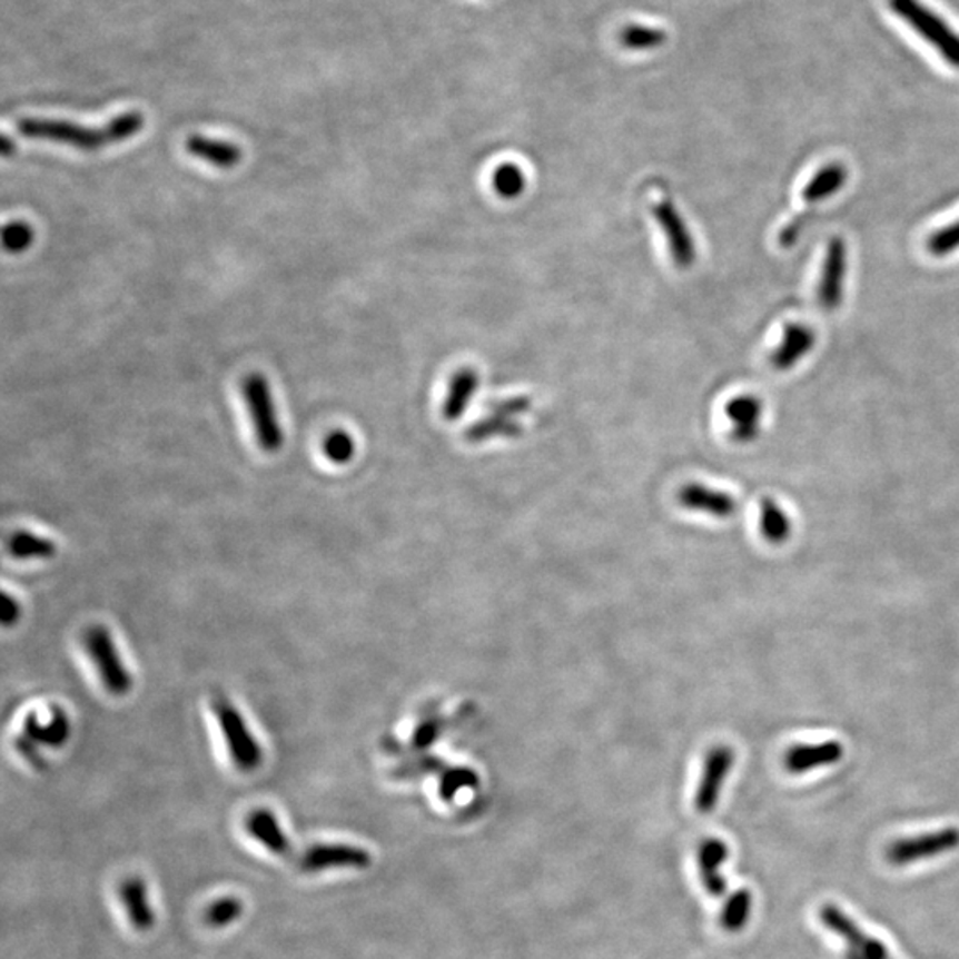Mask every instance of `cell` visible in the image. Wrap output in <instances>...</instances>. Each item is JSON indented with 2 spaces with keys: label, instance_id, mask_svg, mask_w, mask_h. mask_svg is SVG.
Masks as SVG:
<instances>
[{
  "label": "cell",
  "instance_id": "74e56055",
  "mask_svg": "<svg viewBox=\"0 0 959 959\" xmlns=\"http://www.w3.org/2000/svg\"><path fill=\"white\" fill-rule=\"evenodd\" d=\"M801 226H803V220L801 219H794L791 225L785 226V228L780 231V246L791 247L792 244H797L798 238H800Z\"/></svg>",
  "mask_w": 959,
  "mask_h": 959
},
{
  "label": "cell",
  "instance_id": "4dcf8cb0",
  "mask_svg": "<svg viewBox=\"0 0 959 959\" xmlns=\"http://www.w3.org/2000/svg\"><path fill=\"white\" fill-rule=\"evenodd\" d=\"M322 452L333 464H347L356 454V445L347 432L333 431L322 443Z\"/></svg>",
  "mask_w": 959,
  "mask_h": 959
},
{
  "label": "cell",
  "instance_id": "8fae6325",
  "mask_svg": "<svg viewBox=\"0 0 959 959\" xmlns=\"http://www.w3.org/2000/svg\"><path fill=\"white\" fill-rule=\"evenodd\" d=\"M372 866V854L359 846L315 844L300 857L304 872H322L329 869H366Z\"/></svg>",
  "mask_w": 959,
  "mask_h": 959
},
{
  "label": "cell",
  "instance_id": "7a4b0ae2",
  "mask_svg": "<svg viewBox=\"0 0 959 959\" xmlns=\"http://www.w3.org/2000/svg\"><path fill=\"white\" fill-rule=\"evenodd\" d=\"M893 13L928 41L952 68L959 70V34L942 18L926 8L919 0H890Z\"/></svg>",
  "mask_w": 959,
  "mask_h": 959
},
{
  "label": "cell",
  "instance_id": "4fadbf2b",
  "mask_svg": "<svg viewBox=\"0 0 959 959\" xmlns=\"http://www.w3.org/2000/svg\"><path fill=\"white\" fill-rule=\"evenodd\" d=\"M678 502L686 511L713 515L718 520L732 517L738 511V502H735L734 496L704 484H686L679 488Z\"/></svg>",
  "mask_w": 959,
  "mask_h": 959
},
{
  "label": "cell",
  "instance_id": "d590c367",
  "mask_svg": "<svg viewBox=\"0 0 959 959\" xmlns=\"http://www.w3.org/2000/svg\"><path fill=\"white\" fill-rule=\"evenodd\" d=\"M439 720H427V722H423L422 725L416 729V732H414L413 741H411V749L418 750V752L427 750L428 747L439 738Z\"/></svg>",
  "mask_w": 959,
  "mask_h": 959
},
{
  "label": "cell",
  "instance_id": "2e32d148",
  "mask_svg": "<svg viewBox=\"0 0 959 959\" xmlns=\"http://www.w3.org/2000/svg\"><path fill=\"white\" fill-rule=\"evenodd\" d=\"M815 333L805 324H788L783 329L782 342L771 354V365L780 372H788L814 348Z\"/></svg>",
  "mask_w": 959,
  "mask_h": 959
},
{
  "label": "cell",
  "instance_id": "ba28073f",
  "mask_svg": "<svg viewBox=\"0 0 959 959\" xmlns=\"http://www.w3.org/2000/svg\"><path fill=\"white\" fill-rule=\"evenodd\" d=\"M652 216L665 235L673 265L681 270L691 269L696 261L695 240L675 202L672 199H661L652 207Z\"/></svg>",
  "mask_w": 959,
  "mask_h": 959
},
{
  "label": "cell",
  "instance_id": "5bb4252c",
  "mask_svg": "<svg viewBox=\"0 0 959 959\" xmlns=\"http://www.w3.org/2000/svg\"><path fill=\"white\" fill-rule=\"evenodd\" d=\"M764 405L753 395L735 396L725 407L726 418L731 419V439L740 445H749L758 439L761 432Z\"/></svg>",
  "mask_w": 959,
  "mask_h": 959
},
{
  "label": "cell",
  "instance_id": "cb8c5ba5",
  "mask_svg": "<svg viewBox=\"0 0 959 959\" xmlns=\"http://www.w3.org/2000/svg\"><path fill=\"white\" fill-rule=\"evenodd\" d=\"M761 532L773 546H780L788 542L792 535V523L788 512L783 511L779 503L767 497L761 503Z\"/></svg>",
  "mask_w": 959,
  "mask_h": 959
},
{
  "label": "cell",
  "instance_id": "d6a6232c",
  "mask_svg": "<svg viewBox=\"0 0 959 959\" xmlns=\"http://www.w3.org/2000/svg\"><path fill=\"white\" fill-rule=\"evenodd\" d=\"M32 238H34V234H32L31 226L26 225L22 220H17V223H9L6 226L2 240H4L6 251L22 253L31 246Z\"/></svg>",
  "mask_w": 959,
  "mask_h": 959
},
{
  "label": "cell",
  "instance_id": "9c48e42d",
  "mask_svg": "<svg viewBox=\"0 0 959 959\" xmlns=\"http://www.w3.org/2000/svg\"><path fill=\"white\" fill-rule=\"evenodd\" d=\"M734 750L726 744H716L714 749L709 750L695 794V809L700 814H711L716 809L723 785L734 768Z\"/></svg>",
  "mask_w": 959,
  "mask_h": 959
},
{
  "label": "cell",
  "instance_id": "e575fe53",
  "mask_svg": "<svg viewBox=\"0 0 959 959\" xmlns=\"http://www.w3.org/2000/svg\"><path fill=\"white\" fill-rule=\"evenodd\" d=\"M488 407H491V413L497 414V416L515 419L521 414L528 413L530 407H532V401L526 398V396H514V398L493 402Z\"/></svg>",
  "mask_w": 959,
  "mask_h": 959
},
{
  "label": "cell",
  "instance_id": "30bf717a",
  "mask_svg": "<svg viewBox=\"0 0 959 959\" xmlns=\"http://www.w3.org/2000/svg\"><path fill=\"white\" fill-rule=\"evenodd\" d=\"M846 274H848V246L841 237H836L828 243L821 279H819L818 299L824 312H836L841 308L844 299Z\"/></svg>",
  "mask_w": 959,
  "mask_h": 959
},
{
  "label": "cell",
  "instance_id": "d6986e66",
  "mask_svg": "<svg viewBox=\"0 0 959 959\" xmlns=\"http://www.w3.org/2000/svg\"><path fill=\"white\" fill-rule=\"evenodd\" d=\"M187 154L196 159L205 160L214 168L231 169L243 160V150L234 142L219 141L210 137L192 134L186 141Z\"/></svg>",
  "mask_w": 959,
  "mask_h": 959
},
{
  "label": "cell",
  "instance_id": "83f0119b",
  "mask_svg": "<svg viewBox=\"0 0 959 959\" xmlns=\"http://www.w3.org/2000/svg\"><path fill=\"white\" fill-rule=\"evenodd\" d=\"M521 434V425L517 423V419L505 418V416H497V414H491L488 418L482 419V422L475 423L469 431H467V439L469 441H487L491 437H500V436H520Z\"/></svg>",
  "mask_w": 959,
  "mask_h": 959
},
{
  "label": "cell",
  "instance_id": "5b68a950",
  "mask_svg": "<svg viewBox=\"0 0 959 959\" xmlns=\"http://www.w3.org/2000/svg\"><path fill=\"white\" fill-rule=\"evenodd\" d=\"M214 711L235 767L246 773L258 770L264 761V752L243 714L238 713V709L228 700H217Z\"/></svg>",
  "mask_w": 959,
  "mask_h": 959
},
{
  "label": "cell",
  "instance_id": "f35d334b",
  "mask_svg": "<svg viewBox=\"0 0 959 959\" xmlns=\"http://www.w3.org/2000/svg\"><path fill=\"white\" fill-rule=\"evenodd\" d=\"M0 154L2 157H9V155H13L17 151V145H14L8 136L2 137V145H0Z\"/></svg>",
  "mask_w": 959,
  "mask_h": 959
},
{
  "label": "cell",
  "instance_id": "603a6c76",
  "mask_svg": "<svg viewBox=\"0 0 959 959\" xmlns=\"http://www.w3.org/2000/svg\"><path fill=\"white\" fill-rule=\"evenodd\" d=\"M753 896L749 889H740L732 892L723 902L720 911V926L726 933H740L747 928L752 917Z\"/></svg>",
  "mask_w": 959,
  "mask_h": 959
},
{
  "label": "cell",
  "instance_id": "9a60e30c",
  "mask_svg": "<svg viewBox=\"0 0 959 959\" xmlns=\"http://www.w3.org/2000/svg\"><path fill=\"white\" fill-rule=\"evenodd\" d=\"M729 846L722 839H705L699 848L700 880L704 884L705 892L713 898H722L729 889L725 876L720 872L726 860H729Z\"/></svg>",
  "mask_w": 959,
  "mask_h": 959
},
{
  "label": "cell",
  "instance_id": "484cf974",
  "mask_svg": "<svg viewBox=\"0 0 959 959\" xmlns=\"http://www.w3.org/2000/svg\"><path fill=\"white\" fill-rule=\"evenodd\" d=\"M494 192L502 199H517L526 189V177L523 169L512 162H505L493 172Z\"/></svg>",
  "mask_w": 959,
  "mask_h": 959
},
{
  "label": "cell",
  "instance_id": "f1b7e54d",
  "mask_svg": "<svg viewBox=\"0 0 959 959\" xmlns=\"http://www.w3.org/2000/svg\"><path fill=\"white\" fill-rule=\"evenodd\" d=\"M244 913V902L234 896H225V898L216 899L208 904L207 910L202 913V919L210 928H226L237 922Z\"/></svg>",
  "mask_w": 959,
  "mask_h": 959
},
{
  "label": "cell",
  "instance_id": "836d02e7",
  "mask_svg": "<svg viewBox=\"0 0 959 959\" xmlns=\"http://www.w3.org/2000/svg\"><path fill=\"white\" fill-rule=\"evenodd\" d=\"M443 768L437 759H419V761L405 762L402 767L393 770V777L398 780L418 779L422 774L432 773Z\"/></svg>",
  "mask_w": 959,
  "mask_h": 959
},
{
  "label": "cell",
  "instance_id": "6da1fadb",
  "mask_svg": "<svg viewBox=\"0 0 959 959\" xmlns=\"http://www.w3.org/2000/svg\"><path fill=\"white\" fill-rule=\"evenodd\" d=\"M145 116L136 110L116 116L101 128L82 127L65 119L45 118H22L17 123L18 132L27 139L58 142L80 151H100L106 146L127 141L141 132Z\"/></svg>",
  "mask_w": 959,
  "mask_h": 959
},
{
  "label": "cell",
  "instance_id": "ac0fdd59",
  "mask_svg": "<svg viewBox=\"0 0 959 959\" xmlns=\"http://www.w3.org/2000/svg\"><path fill=\"white\" fill-rule=\"evenodd\" d=\"M247 833L265 846L270 853L278 857L290 854L291 844L287 833L283 832L281 824L274 812L267 809L253 810L246 819Z\"/></svg>",
  "mask_w": 959,
  "mask_h": 959
},
{
  "label": "cell",
  "instance_id": "44dd1931",
  "mask_svg": "<svg viewBox=\"0 0 959 959\" xmlns=\"http://www.w3.org/2000/svg\"><path fill=\"white\" fill-rule=\"evenodd\" d=\"M848 177H850V172H848L844 164H828L824 168L819 169L812 180L807 184L805 189H803V199L810 205H814V202L832 198L846 186Z\"/></svg>",
  "mask_w": 959,
  "mask_h": 959
},
{
  "label": "cell",
  "instance_id": "7402d4cb",
  "mask_svg": "<svg viewBox=\"0 0 959 959\" xmlns=\"http://www.w3.org/2000/svg\"><path fill=\"white\" fill-rule=\"evenodd\" d=\"M23 734H26L27 740L31 741V743L59 749L68 740V735H70V722H68L67 714L59 711V709L58 711H53L49 723H41L32 714V716L27 718Z\"/></svg>",
  "mask_w": 959,
  "mask_h": 959
},
{
  "label": "cell",
  "instance_id": "f546056e",
  "mask_svg": "<svg viewBox=\"0 0 959 959\" xmlns=\"http://www.w3.org/2000/svg\"><path fill=\"white\" fill-rule=\"evenodd\" d=\"M478 785V774L469 768H452L441 774L439 797L445 801H452L463 789H473Z\"/></svg>",
  "mask_w": 959,
  "mask_h": 959
},
{
  "label": "cell",
  "instance_id": "ffe728a7",
  "mask_svg": "<svg viewBox=\"0 0 959 959\" xmlns=\"http://www.w3.org/2000/svg\"><path fill=\"white\" fill-rule=\"evenodd\" d=\"M478 386L480 377L473 368H461L452 375L448 393L443 402V416L446 422H457L466 413L478 392Z\"/></svg>",
  "mask_w": 959,
  "mask_h": 959
},
{
  "label": "cell",
  "instance_id": "277c9868",
  "mask_svg": "<svg viewBox=\"0 0 959 959\" xmlns=\"http://www.w3.org/2000/svg\"><path fill=\"white\" fill-rule=\"evenodd\" d=\"M240 387H243L244 401L249 411L258 445L267 454H276L283 446V431L279 427L269 383L261 374H249Z\"/></svg>",
  "mask_w": 959,
  "mask_h": 959
},
{
  "label": "cell",
  "instance_id": "8992f818",
  "mask_svg": "<svg viewBox=\"0 0 959 959\" xmlns=\"http://www.w3.org/2000/svg\"><path fill=\"white\" fill-rule=\"evenodd\" d=\"M959 848V828L947 827L935 832L920 833L916 837H902L890 842L884 851L887 862L893 867H907L911 863L937 859L951 853Z\"/></svg>",
  "mask_w": 959,
  "mask_h": 959
},
{
  "label": "cell",
  "instance_id": "3957f363",
  "mask_svg": "<svg viewBox=\"0 0 959 959\" xmlns=\"http://www.w3.org/2000/svg\"><path fill=\"white\" fill-rule=\"evenodd\" d=\"M82 645L97 669L98 679L110 695H128L134 686L132 675L125 669L109 630L103 625H91L85 631Z\"/></svg>",
  "mask_w": 959,
  "mask_h": 959
},
{
  "label": "cell",
  "instance_id": "d4e9b609",
  "mask_svg": "<svg viewBox=\"0 0 959 959\" xmlns=\"http://www.w3.org/2000/svg\"><path fill=\"white\" fill-rule=\"evenodd\" d=\"M8 553L17 560H49L56 556L58 547L49 538L38 537L29 532H17L9 537Z\"/></svg>",
  "mask_w": 959,
  "mask_h": 959
},
{
  "label": "cell",
  "instance_id": "1f68e13d",
  "mask_svg": "<svg viewBox=\"0 0 959 959\" xmlns=\"http://www.w3.org/2000/svg\"><path fill=\"white\" fill-rule=\"evenodd\" d=\"M928 249L933 256H947L959 249V219L937 229L928 238Z\"/></svg>",
  "mask_w": 959,
  "mask_h": 959
},
{
  "label": "cell",
  "instance_id": "4316f807",
  "mask_svg": "<svg viewBox=\"0 0 959 959\" xmlns=\"http://www.w3.org/2000/svg\"><path fill=\"white\" fill-rule=\"evenodd\" d=\"M665 41V32L656 27L627 26L619 32V43L627 50L658 49Z\"/></svg>",
  "mask_w": 959,
  "mask_h": 959
},
{
  "label": "cell",
  "instance_id": "52a82bcc",
  "mask_svg": "<svg viewBox=\"0 0 959 959\" xmlns=\"http://www.w3.org/2000/svg\"><path fill=\"white\" fill-rule=\"evenodd\" d=\"M819 920L824 928L846 942L842 959H892L883 942L867 935L842 908L836 904H823L819 908Z\"/></svg>",
  "mask_w": 959,
  "mask_h": 959
},
{
  "label": "cell",
  "instance_id": "7c38bea8",
  "mask_svg": "<svg viewBox=\"0 0 959 959\" xmlns=\"http://www.w3.org/2000/svg\"><path fill=\"white\" fill-rule=\"evenodd\" d=\"M844 744L830 740L814 744H794L783 755V767L791 774H803L819 768L836 767L844 758Z\"/></svg>",
  "mask_w": 959,
  "mask_h": 959
},
{
  "label": "cell",
  "instance_id": "8d00e7d4",
  "mask_svg": "<svg viewBox=\"0 0 959 959\" xmlns=\"http://www.w3.org/2000/svg\"><path fill=\"white\" fill-rule=\"evenodd\" d=\"M0 619H2V625H4V627L17 624L18 619H20V604H18L17 599L11 597L8 592H4V595H2V612H0Z\"/></svg>",
  "mask_w": 959,
  "mask_h": 959
},
{
  "label": "cell",
  "instance_id": "e0dca14e",
  "mask_svg": "<svg viewBox=\"0 0 959 959\" xmlns=\"http://www.w3.org/2000/svg\"><path fill=\"white\" fill-rule=\"evenodd\" d=\"M119 901L123 904L127 919L130 925L146 933L155 926L154 908L150 904V896H148V887L146 881L139 876H132L119 884Z\"/></svg>",
  "mask_w": 959,
  "mask_h": 959
}]
</instances>
